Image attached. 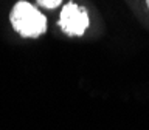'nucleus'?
<instances>
[{
    "label": "nucleus",
    "mask_w": 149,
    "mask_h": 130,
    "mask_svg": "<svg viewBox=\"0 0 149 130\" xmlns=\"http://www.w3.org/2000/svg\"><path fill=\"white\" fill-rule=\"evenodd\" d=\"M146 5H148V8H149V0H146Z\"/></svg>",
    "instance_id": "20e7f679"
},
{
    "label": "nucleus",
    "mask_w": 149,
    "mask_h": 130,
    "mask_svg": "<svg viewBox=\"0 0 149 130\" xmlns=\"http://www.w3.org/2000/svg\"><path fill=\"white\" fill-rule=\"evenodd\" d=\"M37 3L47 9H54L62 3V0H37Z\"/></svg>",
    "instance_id": "7ed1b4c3"
},
{
    "label": "nucleus",
    "mask_w": 149,
    "mask_h": 130,
    "mask_svg": "<svg viewBox=\"0 0 149 130\" xmlns=\"http://www.w3.org/2000/svg\"><path fill=\"white\" fill-rule=\"evenodd\" d=\"M88 23H90V19H88L86 8L79 6L74 2H70L62 6L58 25L67 36H82Z\"/></svg>",
    "instance_id": "f03ea898"
},
{
    "label": "nucleus",
    "mask_w": 149,
    "mask_h": 130,
    "mask_svg": "<svg viewBox=\"0 0 149 130\" xmlns=\"http://www.w3.org/2000/svg\"><path fill=\"white\" fill-rule=\"evenodd\" d=\"M13 28L23 37H39L47 31V19L30 2L19 0L9 14Z\"/></svg>",
    "instance_id": "f257e3e1"
}]
</instances>
